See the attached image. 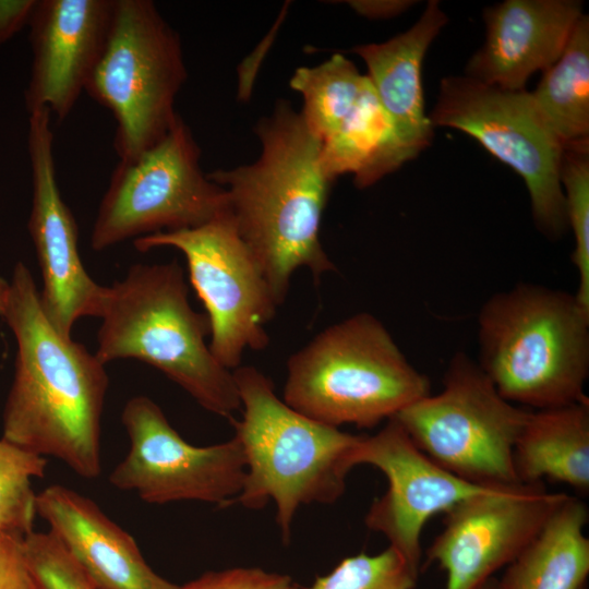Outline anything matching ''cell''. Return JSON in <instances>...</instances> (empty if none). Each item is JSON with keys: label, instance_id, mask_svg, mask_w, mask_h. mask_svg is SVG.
I'll return each instance as SVG.
<instances>
[{"label": "cell", "instance_id": "1", "mask_svg": "<svg viewBox=\"0 0 589 589\" xmlns=\"http://www.w3.org/2000/svg\"><path fill=\"white\" fill-rule=\"evenodd\" d=\"M2 318L14 334L17 351L1 437L38 456L57 458L84 479L98 478L109 386L106 364L49 323L23 262L13 268Z\"/></svg>", "mask_w": 589, "mask_h": 589}, {"label": "cell", "instance_id": "2", "mask_svg": "<svg viewBox=\"0 0 589 589\" xmlns=\"http://www.w3.org/2000/svg\"><path fill=\"white\" fill-rule=\"evenodd\" d=\"M255 131L262 149L254 163L207 176L224 188L237 230L280 305L299 268L315 279L336 271L320 239L334 179L324 168L320 140L287 101Z\"/></svg>", "mask_w": 589, "mask_h": 589}, {"label": "cell", "instance_id": "3", "mask_svg": "<svg viewBox=\"0 0 589 589\" xmlns=\"http://www.w3.org/2000/svg\"><path fill=\"white\" fill-rule=\"evenodd\" d=\"M95 354L104 363L135 359L184 389L202 408L233 419L240 399L233 373L211 351L209 323L189 301L177 261L134 264L106 291Z\"/></svg>", "mask_w": 589, "mask_h": 589}, {"label": "cell", "instance_id": "4", "mask_svg": "<svg viewBox=\"0 0 589 589\" xmlns=\"http://www.w3.org/2000/svg\"><path fill=\"white\" fill-rule=\"evenodd\" d=\"M480 369L506 400L541 410L587 399L589 311L575 293L519 283L477 318Z\"/></svg>", "mask_w": 589, "mask_h": 589}, {"label": "cell", "instance_id": "5", "mask_svg": "<svg viewBox=\"0 0 589 589\" xmlns=\"http://www.w3.org/2000/svg\"><path fill=\"white\" fill-rule=\"evenodd\" d=\"M232 373L242 418L230 422L244 454L245 478L230 506L261 509L274 502L276 524L286 544L300 506L333 504L342 495L353 468L351 452L361 435L294 410L255 366L240 365Z\"/></svg>", "mask_w": 589, "mask_h": 589}, {"label": "cell", "instance_id": "6", "mask_svg": "<svg viewBox=\"0 0 589 589\" xmlns=\"http://www.w3.org/2000/svg\"><path fill=\"white\" fill-rule=\"evenodd\" d=\"M431 394L385 325L360 312L317 334L287 361L283 400L323 424L371 429Z\"/></svg>", "mask_w": 589, "mask_h": 589}, {"label": "cell", "instance_id": "7", "mask_svg": "<svg viewBox=\"0 0 589 589\" xmlns=\"http://www.w3.org/2000/svg\"><path fill=\"white\" fill-rule=\"evenodd\" d=\"M187 79L181 39L149 0H115L108 38L85 92L112 113L120 160L156 144Z\"/></svg>", "mask_w": 589, "mask_h": 589}, {"label": "cell", "instance_id": "8", "mask_svg": "<svg viewBox=\"0 0 589 589\" xmlns=\"http://www.w3.org/2000/svg\"><path fill=\"white\" fill-rule=\"evenodd\" d=\"M530 411L502 397L477 361L457 352L441 392L393 418L447 471L474 484L507 486L519 483L513 452Z\"/></svg>", "mask_w": 589, "mask_h": 589}, {"label": "cell", "instance_id": "9", "mask_svg": "<svg viewBox=\"0 0 589 589\" xmlns=\"http://www.w3.org/2000/svg\"><path fill=\"white\" fill-rule=\"evenodd\" d=\"M201 151L178 115L168 132L134 158L119 160L99 203L91 247L203 225L227 208L224 188L200 165Z\"/></svg>", "mask_w": 589, "mask_h": 589}, {"label": "cell", "instance_id": "10", "mask_svg": "<svg viewBox=\"0 0 589 589\" xmlns=\"http://www.w3.org/2000/svg\"><path fill=\"white\" fill-rule=\"evenodd\" d=\"M429 119L433 127L472 136L524 179L541 233L555 240L567 230L561 183L564 146L531 93L498 88L467 75L447 76Z\"/></svg>", "mask_w": 589, "mask_h": 589}, {"label": "cell", "instance_id": "11", "mask_svg": "<svg viewBox=\"0 0 589 589\" xmlns=\"http://www.w3.org/2000/svg\"><path fill=\"white\" fill-rule=\"evenodd\" d=\"M139 252L173 248L185 257L189 280L205 308L209 348L233 371L247 350L268 346L267 323L279 306L228 208L197 227L133 241Z\"/></svg>", "mask_w": 589, "mask_h": 589}, {"label": "cell", "instance_id": "12", "mask_svg": "<svg viewBox=\"0 0 589 589\" xmlns=\"http://www.w3.org/2000/svg\"><path fill=\"white\" fill-rule=\"evenodd\" d=\"M130 440L109 476L112 486L149 504L197 501L230 506L245 478L243 450L233 436L209 446L187 442L147 396L130 398L121 413Z\"/></svg>", "mask_w": 589, "mask_h": 589}, {"label": "cell", "instance_id": "13", "mask_svg": "<svg viewBox=\"0 0 589 589\" xmlns=\"http://www.w3.org/2000/svg\"><path fill=\"white\" fill-rule=\"evenodd\" d=\"M568 497L544 482L490 488L445 513L426 563L446 573L445 589H476L509 565Z\"/></svg>", "mask_w": 589, "mask_h": 589}, {"label": "cell", "instance_id": "14", "mask_svg": "<svg viewBox=\"0 0 589 589\" xmlns=\"http://www.w3.org/2000/svg\"><path fill=\"white\" fill-rule=\"evenodd\" d=\"M50 122L51 113L45 108L29 112L33 193L27 227L41 272V309L55 329L71 338L80 318L99 317L106 286L96 283L83 265L77 224L58 187Z\"/></svg>", "mask_w": 589, "mask_h": 589}, {"label": "cell", "instance_id": "15", "mask_svg": "<svg viewBox=\"0 0 589 589\" xmlns=\"http://www.w3.org/2000/svg\"><path fill=\"white\" fill-rule=\"evenodd\" d=\"M350 459L353 467L371 465L387 478L388 488L374 500L364 524L382 533L419 572L425 522L460 501L495 488L471 483L444 469L417 447L394 418L374 435H361Z\"/></svg>", "mask_w": 589, "mask_h": 589}, {"label": "cell", "instance_id": "16", "mask_svg": "<svg viewBox=\"0 0 589 589\" xmlns=\"http://www.w3.org/2000/svg\"><path fill=\"white\" fill-rule=\"evenodd\" d=\"M115 0H37L31 15L33 60L24 93L28 113L38 108L63 120L75 106L109 35Z\"/></svg>", "mask_w": 589, "mask_h": 589}, {"label": "cell", "instance_id": "17", "mask_svg": "<svg viewBox=\"0 0 589 589\" xmlns=\"http://www.w3.org/2000/svg\"><path fill=\"white\" fill-rule=\"evenodd\" d=\"M581 10L575 0H506L488 9L485 41L466 75L503 89H524L532 73L558 60Z\"/></svg>", "mask_w": 589, "mask_h": 589}, {"label": "cell", "instance_id": "18", "mask_svg": "<svg viewBox=\"0 0 589 589\" xmlns=\"http://www.w3.org/2000/svg\"><path fill=\"white\" fill-rule=\"evenodd\" d=\"M36 513L96 589H179L152 569L133 537L87 496L52 484L36 495Z\"/></svg>", "mask_w": 589, "mask_h": 589}, {"label": "cell", "instance_id": "19", "mask_svg": "<svg viewBox=\"0 0 589 589\" xmlns=\"http://www.w3.org/2000/svg\"><path fill=\"white\" fill-rule=\"evenodd\" d=\"M446 21L438 2L432 0L408 31L381 44L351 49L365 62L377 98L411 158L430 144L433 135L424 112L421 70L428 48Z\"/></svg>", "mask_w": 589, "mask_h": 589}, {"label": "cell", "instance_id": "20", "mask_svg": "<svg viewBox=\"0 0 589 589\" xmlns=\"http://www.w3.org/2000/svg\"><path fill=\"white\" fill-rule=\"evenodd\" d=\"M519 483L544 479L589 491V399L531 410L514 446Z\"/></svg>", "mask_w": 589, "mask_h": 589}, {"label": "cell", "instance_id": "21", "mask_svg": "<svg viewBox=\"0 0 589 589\" xmlns=\"http://www.w3.org/2000/svg\"><path fill=\"white\" fill-rule=\"evenodd\" d=\"M589 512L569 496L549 517L526 549L506 566L501 589H579L589 575Z\"/></svg>", "mask_w": 589, "mask_h": 589}, {"label": "cell", "instance_id": "22", "mask_svg": "<svg viewBox=\"0 0 589 589\" xmlns=\"http://www.w3.org/2000/svg\"><path fill=\"white\" fill-rule=\"evenodd\" d=\"M531 96L564 149H589V19L582 14Z\"/></svg>", "mask_w": 589, "mask_h": 589}, {"label": "cell", "instance_id": "23", "mask_svg": "<svg viewBox=\"0 0 589 589\" xmlns=\"http://www.w3.org/2000/svg\"><path fill=\"white\" fill-rule=\"evenodd\" d=\"M47 460L0 437V530L26 536L36 513L34 478H43Z\"/></svg>", "mask_w": 589, "mask_h": 589}, {"label": "cell", "instance_id": "24", "mask_svg": "<svg viewBox=\"0 0 589 589\" xmlns=\"http://www.w3.org/2000/svg\"><path fill=\"white\" fill-rule=\"evenodd\" d=\"M561 183L567 225L575 242L572 253L578 275L575 294L589 311V149H564Z\"/></svg>", "mask_w": 589, "mask_h": 589}, {"label": "cell", "instance_id": "25", "mask_svg": "<svg viewBox=\"0 0 589 589\" xmlns=\"http://www.w3.org/2000/svg\"><path fill=\"white\" fill-rule=\"evenodd\" d=\"M419 574L388 545L375 555L361 552L344 558L308 589H414Z\"/></svg>", "mask_w": 589, "mask_h": 589}, {"label": "cell", "instance_id": "26", "mask_svg": "<svg viewBox=\"0 0 589 589\" xmlns=\"http://www.w3.org/2000/svg\"><path fill=\"white\" fill-rule=\"evenodd\" d=\"M25 549L36 589H96L50 531L26 534Z\"/></svg>", "mask_w": 589, "mask_h": 589}, {"label": "cell", "instance_id": "27", "mask_svg": "<svg viewBox=\"0 0 589 589\" xmlns=\"http://www.w3.org/2000/svg\"><path fill=\"white\" fill-rule=\"evenodd\" d=\"M291 582L287 575L259 567H235L208 572L179 589H283Z\"/></svg>", "mask_w": 589, "mask_h": 589}, {"label": "cell", "instance_id": "28", "mask_svg": "<svg viewBox=\"0 0 589 589\" xmlns=\"http://www.w3.org/2000/svg\"><path fill=\"white\" fill-rule=\"evenodd\" d=\"M0 589H36L27 562L25 536L0 530Z\"/></svg>", "mask_w": 589, "mask_h": 589}, {"label": "cell", "instance_id": "29", "mask_svg": "<svg viewBox=\"0 0 589 589\" xmlns=\"http://www.w3.org/2000/svg\"><path fill=\"white\" fill-rule=\"evenodd\" d=\"M37 0H0V45L28 25Z\"/></svg>", "mask_w": 589, "mask_h": 589}, {"label": "cell", "instance_id": "30", "mask_svg": "<svg viewBox=\"0 0 589 589\" xmlns=\"http://www.w3.org/2000/svg\"><path fill=\"white\" fill-rule=\"evenodd\" d=\"M347 3L358 14L377 19L399 14L409 8L412 2L400 0H353L347 1Z\"/></svg>", "mask_w": 589, "mask_h": 589}, {"label": "cell", "instance_id": "31", "mask_svg": "<svg viewBox=\"0 0 589 589\" xmlns=\"http://www.w3.org/2000/svg\"><path fill=\"white\" fill-rule=\"evenodd\" d=\"M10 292V283L0 275V316L4 315Z\"/></svg>", "mask_w": 589, "mask_h": 589}, {"label": "cell", "instance_id": "32", "mask_svg": "<svg viewBox=\"0 0 589 589\" xmlns=\"http://www.w3.org/2000/svg\"><path fill=\"white\" fill-rule=\"evenodd\" d=\"M476 589H501V586H500L498 579H496L495 577H492Z\"/></svg>", "mask_w": 589, "mask_h": 589}, {"label": "cell", "instance_id": "33", "mask_svg": "<svg viewBox=\"0 0 589 589\" xmlns=\"http://www.w3.org/2000/svg\"><path fill=\"white\" fill-rule=\"evenodd\" d=\"M283 589H300L296 584L291 582Z\"/></svg>", "mask_w": 589, "mask_h": 589}, {"label": "cell", "instance_id": "34", "mask_svg": "<svg viewBox=\"0 0 589 589\" xmlns=\"http://www.w3.org/2000/svg\"><path fill=\"white\" fill-rule=\"evenodd\" d=\"M579 589H587V586L584 585V586H581Z\"/></svg>", "mask_w": 589, "mask_h": 589}]
</instances>
